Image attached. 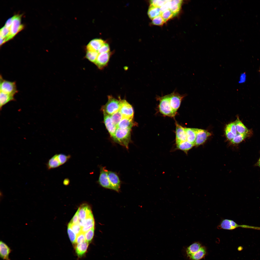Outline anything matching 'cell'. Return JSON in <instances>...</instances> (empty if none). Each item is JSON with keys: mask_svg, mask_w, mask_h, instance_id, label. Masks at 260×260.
I'll return each instance as SVG.
<instances>
[{"mask_svg": "<svg viewBox=\"0 0 260 260\" xmlns=\"http://www.w3.org/2000/svg\"><path fill=\"white\" fill-rule=\"evenodd\" d=\"M137 123L133 119L123 118L117 126V128L122 129H130L136 126Z\"/></svg>", "mask_w": 260, "mask_h": 260, "instance_id": "ac0fdd59", "label": "cell"}, {"mask_svg": "<svg viewBox=\"0 0 260 260\" xmlns=\"http://www.w3.org/2000/svg\"><path fill=\"white\" fill-rule=\"evenodd\" d=\"M93 224H94V221L92 214L85 219L79 220V224L82 227L88 226Z\"/></svg>", "mask_w": 260, "mask_h": 260, "instance_id": "f1b7e54d", "label": "cell"}, {"mask_svg": "<svg viewBox=\"0 0 260 260\" xmlns=\"http://www.w3.org/2000/svg\"><path fill=\"white\" fill-rule=\"evenodd\" d=\"M152 22L154 25L160 26L162 25L165 22L161 15L153 19Z\"/></svg>", "mask_w": 260, "mask_h": 260, "instance_id": "ab89813d", "label": "cell"}, {"mask_svg": "<svg viewBox=\"0 0 260 260\" xmlns=\"http://www.w3.org/2000/svg\"><path fill=\"white\" fill-rule=\"evenodd\" d=\"M104 115V122L106 129L113 139L114 137L117 127L113 123L110 115Z\"/></svg>", "mask_w": 260, "mask_h": 260, "instance_id": "4fadbf2b", "label": "cell"}, {"mask_svg": "<svg viewBox=\"0 0 260 260\" xmlns=\"http://www.w3.org/2000/svg\"><path fill=\"white\" fill-rule=\"evenodd\" d=\"M182 1L181 0H170L169 9L175 16L179 12Z\"/></svg>", "mask_w": 260, "mask_h": 260, "instance_id": "ffe728a7", "label": "cell"}, {"mask_svg": "<svg viewBox=\"0 0 260 260\" xmlns=\"http://www.w3.org/2000/svg\"><path fill=\"white\" fill-rule=\"evenodd\" d=\"M68 225L70 226L77 235L81 232L82 227L80 225L79 223L76 224H71L69 222Z\"/></svg>", "mask_w": 260, "mask_h": 260, "instance_id": "8d00e7d4", "label": "cell"}, {"mask_svg": "<svg viewBox=\"0 0 260 260\" xmlns=\"http://www.w3.org/2000/svg\"><path fill=\"white\" fill-rule=\"evenodd\" d=\"M69 180L67 178L65 179L63 182V184L65 185H68L69 184Z\"/></svg>", "mask_w": 260, "mask_h": 260, "instance_id": "681fc988", "label": "cell"}, {"mask_svg": "<svg viewBox=\"0 0 260 260\" xmlns=\"http://www.w3.org/2000/svg\"><path fill=\"white\" fill-rule=\"evenodd\" d=\"M169 0H152L150 1V4L151 6L160 7Z\"/></svg>", "mask_w": 260, "mask_h": 260, "instance_id": "74e56055", "label": "cell"}, {"mask_svg": "<svg viewBox=\"0 0 260 260\" xmlns=\"http://www.w3.org/2000/svg\"><path fill=\"white\" fill-rule=\"evenodd\" d=\"M58 157L61 165L66 163L70 158V155H67L65 154H58Z\"/></svg>", "mask_w": 260, "mask_h": 260, "instance_id": "f35d334b", "label": "cell"}, {"mask_svg": "<svg viewBox=\"0 0 260 260\" xmlns=\"http://www.w3.org/2000/svg\"><path fill=\"white\" fill-rule=\"evenodd\" d=\"M114 124L117 127L123 118L122 116L119 111L110 115Z\"/></svg>", "mask_w": 260, "mask_h": 260, "instance_id": "4dcf8cb0", "label": "cell"}, {"mask_svg": "<svg viewBox=\"0 0 260 260\" xmlns=\"http://www.w3.org/2000/svg\"><path fill=\"white\" fill-rule=\"evenodd\" d=\"M225 132L227 137L229 140L230 141L233 139L235 136L232 133L227 125L225 129Z\"/></svg>", "mask_w": 260, "mask_h": 260, "instance_id": "7bdbcfd3", "label": "cell"}, {"mask_svg": "<svg viewBox=\"0 0 260 260\" xmlns=\"http://www.w3.org/2000/svg\"><path fill=\"white\" fill-rule=\"evenodd\" d=\"M176 148L187 153L188 151L194 146V145L187 141L181 142L176 144Z\"/></svg>", "mask_w": 260, "mask_h": 260, "instance_id": "83f0119b", "label": "cell"}, {"mask_svg": "<svg viewBox=\"0 0 260 260\" xmlns=\"http://www.w3.org/2000/svg\"><path fill=\"white\" fill-rule=\"evenodd\" d=\"M13 17H14L13 16L8 19L6 22L5 26L10 28L11 25Z\"/></svg>", "mask_w": 260, "mask_h": 260, "instance_id": "c3c4849f", "label": "cell"}, {"mask_svg": "<svg viewBox=\"0 0 260 260\" xmlns=\"http://www.w3.org/2000/svg\"><path fill=\"white\" fill-rule=\"evenodd\" d=\"M248 134H241L237 133L233 139L231 141L233 144H236L239 143L247 137Z\"/></svg>", "mask_w": 260, "mask_h": 260, "instance_id": "1f68e13d", "label": "cell"}, {"mask_svg": "<svg viewBox=\"0 0 260 260\" xmlns=\"http://www.w3.org/2000/svg\"><path fill=\"white\" fill-rule=\"evenodd\" d=\"M86 241L85 234L81 232L77 236L76 243H81Z\"/></svg>", "mask_w": 260, "mask_h": 260, "instance_id": "60d3db41", "label": "cell"}, {"mask_svg": "<svg viewBox=\"0 0 260 260\" xmlns=\"http://www.w3.org/2000/svg\"><path fill=\"white\" fill-rule=\"evenodd\" d=\"M161 15L165 22L174 16L173 13L169 9L162 13Z\"/></svg>", "mask_w": 260, "mask_h": 260, "instance_id": "e575fe53", "label": "cell"}, {"mask_svg": "<svg viewBox=\"0 0 260 260\" xmlns=\"http://www.w3.org/2000/svg\"><path fill=\"white\" fill-rule=\"evenodd\" d=\"M120 99H116L111 95L108 96V101L102 106L101 110L103 114L111 115L119 111L120 107Z\"/></svg>", "mask_w": 260, "mask_h": 260, "instance_id": "3957f363", "label": "cell"}, {"mask_svg": "<svg viewBox=\"0 0 260 260\" xmlns=\"http://www.w3.org/2000/svg\"><path fill=\"white\" fill-rule=\"evenodd\" d=\"M88 245L89 243L86 241L81 243L77 244L75 247V250L78 257H81L84 254Z\"/></svg>", "mask_w": 260, "mask_h": 260, "instance_id": "44dd1931", "label": "cell"}, {"mask_svg": "<svg viewBox=\"0 0 260 260\" xmlns=\"http://www.w3.org/2000/svg\"><path fill=\"white\" fill-rule=\"evenodd\" d=\"M227 125L229 128L232 133L235 136L237 133L234 122L229 124Z\"/></svg>", "mask_w": 260, "mask_h": 260, "instance_id": "ee69618b", "label": "cell"}, {"mask_svg": "<svg viewBox=\"0 0 260 260\" xmlns=\"http://www.w3.org/2000/svg\"><path fill=\"white\" fill-rule=\"evenodd\" d=\"M202 246L198 242H194L190 245L186 249V252L188 257L198 251Z\"/></svg>", "mask_w": 260, "mask_h": 260, "instance_id": "603a6c76", "label": "cell"}, {"mask_svg": "<svg viewBox=\"0 0 260 260\" xmlns=\"http://www.w3.org/2000/svg\"><path fill=\"white\" fill-rule=\"evenodd\" d=\"M94 227L84 233L86 241L88 243L92 240L94 234Z\"/></svg>", "mask_w": 260, "mask_h": 260, "instance_id": "d590c367", "label": "cell"}, {"mask_svg": "<svg viewBox=\"0 0 260 260\" xmlns=\"http://www.w3.org/2000/svg\"><path fill=\"white\" fill-rule=\"evenodd\" d=\"M14 95L0 91V108L10 102L15 100Z\"/></svg>", "mask_w": 260, "mask_h": 260, "instance_id": "d6986e66", "label": "cell"}, {"mask_svg": "<svg viewBox=\"0 0 260 260\" xmlns=\"http://www.w3.org/2000/svg\"><path fill=\"white\" fill-rule=\"evenodd\" d=\"M258 166L260 167V157L258 161Z\"/></svg>", "mask_w": 260, "mask_h": 260, "instance_id": "f907efd6", "label": "cell"}, {"mask_svg": "<svg viewBox=\"0 0 260 260\" xmlns=\"http://www.w3.org/2000/svg\"><path fill=\"white\" fill-rule=\"evenodd\" d=\"M131 129H122L117 128L114 137L112 139L115 142L122 146L127 149L131 141Z\"/></svg>", "mask_w": 260, "mask_h": 260, "instance_id": "6da1fadb", "label": "cell"}, {"mask_svg": "<svg viewBox=\"0 0 260 260\" xmlns=\"http://www.w3.org/2000/svg\"><path fill=\"white\" fill-rule=\"evenodd\" d=\"M206 253V248L202 246L198 251L188 257L190 260H200L205 257Z\"/></svg>", "mask_w": 260, "mask_h": 260, "instance_id": "484cf974", "label": "cell"}, {"mask_svg": "<svg viewBox=\"0 0 260 260\" xmlns=\"http://www.w3.org/2000/svg\"><path fill=\"white\" fill-rule=\"evenodd\" d=\"M169 94L171 106L174 110L177 112L185 95H180L175 91Z\"/></svg>", "mask_w": 260, "mask_h": 260, "instance_id": "9c48e42d", "label": "cell"}, {"mask_svg": "<svg viewBox=\"0 0 260 260\" xmlns=\"http://www.w3.org/2000/svg\"><path fill=\"white\" fill-rule=\"evenodd\" d=\"M77 211L79 220L85 219L92 214L90 207L86 204L81 205Z\"/></svg>", "mask_w": 260, "mask_h": 260, "instance_id": "5bb4252c", "label": "cell"}, {"mask_svg": "<svg viewBox=\"0 0 260 260\" xmlns=\"http://www.w3.org/2000/svg\"><path fill=\"white\" fill-rule=\"evenodd\" d=\"M67 232L70 239L72 243L73 244L76 243L77 235L68 225V226Z\"/></svg>", "mask_w": 260, "mask_h": 260, "instance_id": "836d02e7", "label": "cell"}, {"mask_svg": "<svg viewBox=\"0 0 260 260\" xmlns=\"http://www.w3.org/2000/svg\"><path fill=\"white\" fill-rule=\"evenodd\" d=\"M9 33L10 28L4 26L0 30V38L5 39L6 42V39L9 36Z\"/></svg>", "mask_w": 260, "mask_h": 260, "instance_id": "d6a6232c", "label": "cell"}, {"mask_svg": "<svg viewBox=\"0 0 260 260\" xmlns=\"http://www.w3.org/2000/svg\"><path fill=\"white\" fill-rule=\"evenodd\" d=\"M108 174L112 189L119 191L121 182L118 176L115 172L111 171H108Z\"/></svg>", "mask_w": 260, "mask_h": 260, "instance_id": "8fae6325", "label": "cell"}, {"mask_svg": "<svg viewBox=\"0 0 260 260\" xmlns=\"http://www.w3.org/2000/svg\"><path fill=\"white\" fill-rule=\"evenodd\" d=\"M0 91L14 96L18 92L15 81H11L4 79L0 75Z\"/></svg>", "mask_w": 260, "mask_h": 260, "instance_id": "277c9868", "label": "cell"}, {"mask_svg": "<svg viewBox=\"0 0 260 260\" xmlns=\"http://www.w3.org/2000/svg\"><path fill=\"white\" fill-rule=\"evenodd\" d=\"M161 13L160 7L150 5L148 12L149 17L152 19L155 17L161 15Z\"/></svg>", "mask_w": 260, "mask_h": 260, "instance_id": "4316f807", "label": "cell"}, {"mask_svg": "<svg viewBox=\"0 0 260 260\" xmlns=\"http://www.w3.org/2000/svg\"><path fill=\"white\" fill-rule=\"evenodd\" d=\"M119 111L123 118L133 119L134 111L132 106L125 100L120 99V107Z\"/></svg>", "mask_w": 260, "mask_h": 260, "instance_id": "52a82bcc", "label": "cell"}, {"mask_svg": "<svg viewBox=\"0 0 260 260\" xmlns=\"http://www.w3.org/2000/svg\"><path fill=\"white\" fill-rule=\"evenodd\" d=\"M187 136V141L195 145L196 140L195 128H184Z\"/></svg>", "mask_w": 260, "mask_h": 260, "instance_id": "7402d4cb", "label": "cell"}, {"mask_svg": "<svg viewBox=\"0 0 260 260\" xmlns=\"http://www.w3.org/2000/svg\"><path fill=\"white\" fill-rule=\"evenodd\" d=\"M98 54L99 53L97 51H87L86 57L89 61L94 63Z\"/></svg>", "mask_w": 260, "mask_h": 260, "instance_id": "f546056e", "label": "cell"}, {"mask_svg": "<svg viewBox=\"0 0 260 260\" xmlns=\"http://www.w3.org/2000/svg\"><path fill=\"white\" fill-rule=\"evenodd\" d=\"M108 171L105 167H100V173L98 182L99 184L102 187L112 189L108 176Z\"/></svg>", "mask_w": 260, "mask_h": 260, "instance_id": "ba28073f", "label": "cell"}, {"mask_svg": "<svg viewBox=\"0 0 260 260\" xmlns=\"http://www.w3.org/2000/svg\"><path fill=\"white\" fill-rule=\"evenodd\" d=\"M110 50V47L109 45L105 43L102 46L98 52L99 54H100L109 52Z\"/></svg>", "mask_w": 260, "mask_h": 260, "instance_id": "b9f144b4", "label": "cell"}, {"mask_svg": "<svg viewBox=\"0 0 260 260\" xmlns=\"http://www.w3.org/2000/svg\"><path fill=\"white\" fill-rule=\"evenodd\" d=\"M239 227L252 229V226L244 225H239L234 221L228 219H223L217 226L219 229L232 230Z\"/></svg>", "mask_w": 260, "mask_h": 260, "instance_id": "8992f818", "label": "cell"}, {"mask_svg": "<svg viewBox=\"0 0 260 260\" xmlns=\"http://www.w3.org/2000/svg\"><path fill=\"white\" fill-rule=\"evenodd\" d=\"M234 122L237 133L248 134L250 130L244 125L238 118H237Z\"/></svg>", "mask_w": 260, "mask_h": 260, "instance_id": "cb8c5ba5", "label": "cell"}, {"mask_svg": "<svg viewBox=\"0 0 260 260\" xmlns=\"http://www.w3.org/2000/svg\"><path fill=\"white\" fill-rule=\"evenodd\" d=\"M21 15H20L13 16V18L10 28L9 35L6 39V41L12 39L23 29L24 26L21 24Z\"/></svg>", "mask_w": 260, "mask_h": 260, "instance_id": "5b68a950", "label": "cell"}, {"mask_svg": "<svg viewBox=\"0 0 260 260\" xmlns=\"http://www.w3.org/2000/svg\"><path fill=\"white\" fill-rule=\"evenodd\" d=\"M110 55V52L99 54L94 63L99 69H102L107 64Z\"/></svg>", "mask_w": 260, "mask_h": 260, "instance_id": "7c38bea8", "label": "cell"}, {"mask_svg": "<svg viewBox=\"0 0 260 260\" xmlns=\"http://www.w3.org/2000/svg\"><path fill=\"white\" fill-rule=\"evenodd\" d=\"M259 72H260V70H259Z\"/></svg>", "mask_w": 260, "mask_h": 260, "instance_id": "816d5d0a", "label": "cell"}, {"mask_svg": "<svg viewBox=\"0 0 260 260\" xmlns=\"http://www.w3.org/2000/svg\"><path fill=\"white\" fill-rule=\"evenodd\" d=\"M170 1V0H169L167 2L160 7L161 13L169 9Z\"/></svg>", "mask_w": 260, "mask_h": 260, "instance_id": "f6af8a7d", "label": "cell"}, {"mask_svg": "<svg viewBox=\"0 0 260 260\" xmlns=\"http://www.w3.org/2000/svg\"><path fill=\"white\" fill-rule=\"evenodd\" d=\"M94 224H93L88 226L82 227L81 232L85 233L92 228L94 227Z\"/></svg>", "mask_w": 260, "mask_h": 260, "instance_id": "7dc6e473", "label": "cell"}, {"mask_svg": "<svg viewBox=\"0 0 260 260\" xmlns=\"http://www.w3.org/2000/svg\"><path fill=\"white\" fill-rule=\"evenodd\" d=\"M61 165L58 157V154H56L48 161L47 164V168L51 169L57 168Z\"/></svg>", "mask_w": 260, "mask_h": 260, "instance_id": "d4e9b609", "label": "cell"}, {"mask_svg": "<svg viewBox=\"0 0 260 260\" xmlns=\"http://www.w3.org/2000/svg\"><path fill=\"white\" fill-rule=\"evenodd\" d=\"M196 140L195 145L199 146L204 143L211 134L205 130L195 128Z\"/></svg>", "mask_w": 260, "mask_h": 260, "instance_id": "30bf717a", "label": "cell"}, {"mask_svg": "<svg viewBox=\"0 0 260 260\" xmlns=\"http://www.w3.org/2000/svg\"><path fill=\"white\" fill-rule=\"evenodd\" d=\"M105 43L104 41L101 39H94L91 40L87 45V51L98 52Z\"/></svg>", "mask_w": 260, "mask_h": 260, "instance_id": "2e32d148", "label": "cell"}, {"mask_svg": "<svg viewBox=\"0 0 260 260\" xmlns=\"http://www.w3.org/2000/svg\"><path fill=\"white\" fill-rule=\"evenodd\" d=\"M156 98L159 101V109L162 114L170 117L176 115L177 112L173 110L170 105L169 94L161 97L157 96Z\"/></svg>", "mask_w": 260, "mask_h": 260, "instance_id": "7a4b0ae2", "label": "cell"}, {"mask_svg": "<svg viewBox=\"0 0 260 260\" xmlns=\"http://www.w3.org/2000/svg\"><path fill=\"white\" fill-rule=\"evenodd\" d=\"M12 251L10 247L2 240L0 241V256L4 260H11L9 258L10 254Z\"/></svg>", "mask_w": 260, "mask_h": 260, "instance_id": "e0dca14e", "label": "cell"}, {"mask_svg": "<svg viewBox=\"0 0 260 260\" xmlns=\"http://www.w3.org/2000/svg\"><path fill=\"white\" fill-rule=\"evenodd\" d=\"M79 220L77 211L70 221V223L71 224H76L79 223Z\"/></svg>", "mask_w": 260, "mask_h": 260, "instance_id": "bcb514c9", "label": "cell"}, {"mask_svg": "<svg viewBox=\"0 0 260 260\" xmlns=\"http://www.w3.org/2000/svg\"><path fill=\"white\" fill-rule=\"evenodd\" d=\"M176 144L187 141V136L184 128L177 123H176Z\"/></svg>", "mask_w": 260, "mask_h": 260, "instance_id": "9a60e30c", "label": "cell"}]
</instances>
